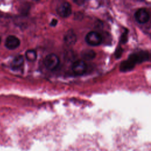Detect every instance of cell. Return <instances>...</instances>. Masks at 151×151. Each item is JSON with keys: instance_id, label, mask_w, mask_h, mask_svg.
<instances>
[{"instance_id": "obj_1", "label": "cell", "mask_w": 151, "mask_h": 151, "mask_svg": "<svg viewBox=\"0 0 151 151\" xmlns=\"http://www.w3.org/2000/svg\"><path fill=\"white\" fill-rule=\"evenodd\" d=\"M136 55V53L131 54L129 55L127 60L123 61L121 63L120 65V70L121 71H123V72L129 71L132 70L134 68L136 64L138 63L137 58Z\"/></svg>"}, {"instance_id": "obj_2", "label": "cell", "mask_w": 151, "mask_h": 151, "mask_svg": "<svg viewBox=\"0 0 151 151\" xmlns=\"http://www.w3.org/2000/svg\"><path fill=\"white\" fill-rule=\"evenodd\" d=\"M86 42L91 46H97L101 44L103 41L101 35L96 31H90L85 37Z\"/></svg>"}, {"instance_id": "obj_3", "label": "cell", "mask_w": 151, "mask_h": 151, "mask_svg": "<svg viewBox=\"0 0 151 151\" xmlns=\"http://www.w3.org/2000/svg\"><path fill=\"white\" fill-rule=\"evenodd\" d=\"M44 64L48 70L52 71L56 69L59 65L60 59L56 54H50L45 57Z\"/></svg>"}, {"instance_id": "obj_4", "label": "cell", "mask_w": 151, "mask_h": 151, "mask_svg": "<svg viewBox=\"0 0 151 151\" xmlns=\"http://www.w3.org/2000/svg\"><path fill=\"white\" fill-rule=\"evenodd\" d=\"M56 11L59 16L63 18L68 17L71 14V6L69 2L64 1L61 2L56 8Z\"/></svg>"}, {"instance_id": "obj_5", "label": "cell", "mask_w": 151, "mask_h": 151, "mask_svg": "<svg viewBox=\"0 0 151 151\" xmlns=\"http://www.w3.org/2000/svg\"><path fill=\"white\" fill-rule=\"evenodd\" d=\"M134 18L139 24H145L149 20L150 15L146 8H141L135 12Z\"/></svg>"}, {"instance_id": "obj_6", "label": "cell", "mask_w": 151, "mask_h": 151, "mask_svg": "<svg viewBox=\"0 0 151 151\" xmlns=\"http://www.w3.org/2000/svg\"><path fill=\"white\" fill-rule=\"evenodd\" d=\"M72 70L76 75L81 76L87 70V64L83 60H77L72 65Z\"/></svg>"}, {"instance_id": "obj_7", "label": "cell", "mask_w": 151, "mask_h": 151, "mask_svg": "<svg viewBox=\"0 0 151 151\" xmlns=\"http://www.w3.org/2000/svg\"><path fill=\"white\" fill-rule=\"evenodd\" d=\"M5 47L9 50H14L20 45V40L14 35H9L5 40Z\"/></svg>"}, {"instance_id": "obj_8", "label": "cell", "mask_w": 151, "mask_h": 151, "mask_svg": "<svg viewBox=\"0 0 151 151\" xmlns=\"http://www.w3.org/2000/svg\"><path fill=\"white\" fill-rule=\"evenodd\" d=\"M64 41L68 45H73L77 41V36L72 29L68 31L64 36Z\"/></svg>"}, {"instance_id": "obj_9", "label": "cell", "mask_w": 151, "mask_h": 151, "mask_svg": "<svg viewBox=\"0 0 151 151\" xmlns=\"http://www.w3.org/2000/svg\"><path fill=\"white\" fill-rule=\"evenodd\" d=\"M24 57L21 55H18L16 56L11 63V67L14 70H16L21 67L24 64Z\"/></svg>"}, {"instance_id": "obj_10", "label": "cell", "mask_w": 151, "mask_h": 151, "mask_svg": "<svg viewBox=\"0 0 151 151\" xmlns=\"http://www.w3.org/2000/svg\"><path fill=\"white\" fill-rule=\"evenodd\" d=\"M81 55L83 60L88 61L95 58L96 54L94 50H90V49H87V50H83L81 52Z\"/></svg>"}, {"instance_id": "obj_11", "label": "cell", "mask_w": 151, "mask_h": 151, "mask_svg": "<svg viewBox=\"0 0 151 151\" xmlns=\"http://www.w3.org/2000/svg\"><path fill=\"white\" fill-rule=\"evenodd\" d=\"M26 59L30 61H34L37 59V52L34 50H28L25 52Z\"/></svg>"}, {"instance_id": "obj_12", "label": "cell", "mask_w": 151, "mask_h": 151, "mask_svg": "<svg viewBox=\"0 0 151 151\" xmlns=\"http://www.w3.org/2000/svg\"><path fill=\"white\" fill-rule=\"evenodd\" d=\"M139 63L146 61L149 59V54L147 51H140L136 52Z\"/></svg>"}, {"instance_id": "obj_13", "label": "cell", "mask_w": 151, "mask_h": 151, "mask_svg": "<svg viewBox=\"0 0 151 151\" xmlns=\"http://www.w3.org/2000/svg\"><path fill=\"white\" fill-rule=\"evenodd\" d=\"M122 54V49L121 48H120V47H119V48H117V50L116 51V58H120Z\"/></svg>"}, {"instance_id": "obj_14", "label": "cell", "mask_w": 151, "mask_h": 151, "mask_svg": "<svg viewBox=\"0 0 151 151\" xmlns=\"http://www.w3.org/2000/svg\"><path fill=\"white\" fill-rule=\"evenodd\" d=\"M121 41L122 42L125 43L127 41V32H124V34H123L122 37H121Z\"/></svg>"}, {"instance_id": "obj_15", "label": "cell", "mask_w": 151, "mask_h": 151, "mask_svg": "<svg viewBox=\"0 0 151 151\" xmlns=\"http://www.w3.org/2000/svg\"><path fill=\"white\" fill-rule=\"evenodd\" d=\"M57 22H58V21H57V19H52V21L50 22V25L52 26V27H54V26H55L57 25Z\"/></svg>"}, {"instance_id": "obj_16", "label": "cell", "mask_w": 151, "mask_h": 151, "mask_svg": "<svg viewBox=\"0 0 151 151\" xmlns=\"http://www.w3.org/2000/svg\"><path fill=\"white\" fill-rule=\"evenodd\" d=\"M0 42H1V38H0Z\"/></svg>"}]
</instances>
